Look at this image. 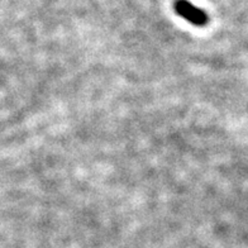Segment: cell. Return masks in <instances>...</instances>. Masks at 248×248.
<instances>
[{
  "instance_id": "cell-1",
  "label": "cell",
  "mask_w": 248,
  "mask_h": 248,
  "mask_svg": "<svg viewBox=\"0 0 248 248\" xmlns=\"http://www.w3.org/2000/svg\"><path fill=\"white\" fill-rule=\"evenodd\" d=\"M177 14L185 18L186 20H189L190 23L195 24V26H204L208 22V16L206 14L200 10L199 8L194 7L193 4L185 0H181L175 5Z\"/></svg>"
}]
</instances>
